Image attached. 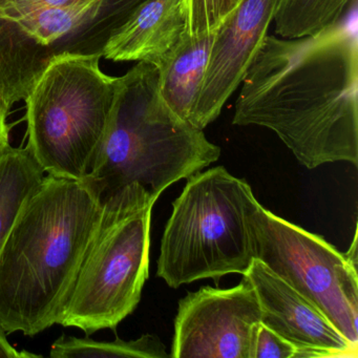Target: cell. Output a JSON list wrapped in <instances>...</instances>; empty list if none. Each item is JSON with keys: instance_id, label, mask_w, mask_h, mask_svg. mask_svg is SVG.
Instances as JSON below:
<instances>
[{"instance_id": "1", "label": "cell", "mask_w": 358, "mask_h": 358, "mask_svg": "<svg viewBox=\"0 0 358 358\" xmlns=\"http://www.w3.org/2000/svg\"><path fill=\"white\" fill-rule=\"evenodd\" d=\"M356 9L312 36L267 35L241 83L232 123L274 131L307 169L357 166Z\"/></svg>"}, {"instance_id": "2", "label": "cell", "mask_w": 358, "mask_h": 358, "mask_svg": "<svg viewBox=\"0 0 358 358\" xmlns=\"http://www.w3.org/2000/svg\"><path fill=\"white\" fill-rule=\"evenodd\" d=\"M102 200L92 180L43 178L0 251V326L7 334L35 336L58 324Z\"/></svg>"}, {"instance_id": "3", "label": "cell", "mask_w": 358, "mask_h": 358, "mask_svg": "<svg viewBox=\"0 0 358 358\" xmlns=\"http://www.w3.org/2000/svg\"><path fill=\"white\" fill-rule=\"evenodd\" d=\"M221 148L163 99L158 69L140 62L119 77L110 122L89 179L102 198L131 183L155 201L180 180L219 160Z\"/></svg>"}, {"instance_id": "4", "label": "cell", "mask_w": 358, "mask_h": 358, "mask_svg": "<svg viewBox=\"0 0 358 358\" xmlns=\"http://www.w3.org/2000/svg\"><path fill=\"white\" fill-rule=\"evenodd\" d=\"M101 56V52L54 54L24 98L27 148L50 176L71 180L91 176L119 85V77L102 72Z\"/></svg>"}, {"instance_id": "5", "label": "cell", "mask_w": 358, "mask_h": 358, "mask_svg": "<svg viewBox=\"0 0 358 358\" xmlns=\"http://www.w3.org/2000/svg\"><path fill=\"white\" fill-rule=\"evenodd\" d=\"M186 180L163 232L157 276L177 289L246 273L255 259L248 224L257 200L252 188L223 166Z\"/></svg>"}, {"instance_id": "6", "label": "cell", "mask_w": 358, "mask_h": 358, "mask_svg": "<svg viewBox=\"0 0 358 358\" xmlns=\"http://www.w3.org/2000/svg\"><path fill=\"white\" fill-rule=\"evenodd\" d=\"M155 203L139 183L103 196L99 223L58 324L90 336L102 329L116 330L135 311L150 276Z\"/></svg>"}, {"instance_id": "7", "label": "cell", "mask_w": 358, "mask_h": 358, "mask_svg": "<svg viewBox=\"0 0 358 358\" xmlns=\"http://www.w3.org/2000/svg\"><path fill=\"white\" fill-rule=\"evenodd\" d=\"M255 259L313 303L354 347L358 343L357 234L347 252L274 215L255 200L248 215Z\"/></svg>"}, {"instance_id": "8", "label": "cell", "mask_w": 358, "mask_h": 358, "mask_svg": "<svg viewBox=\"0 0 358 358\" xmlns=\"http://www.w3.org/2000/svg\"><path fill=\"white\" fill-rule=\"evenodd\" d=\"M259 301L243 278L232 288L204 286L180 299L171 357L250 358Z\"/></svg>"}, {"instance_id": "9", "label": "cell", "mask_w": 358, "mask_h": 358, "mask_svg": "<svg viewBox=\"0 0 358 358\" xmlns=\"http://www.w3.org/2000/svg\"><path fill=\"white\" fill-rule=\"evenodd\" d=\"M276 3L278 0H243L217 29L190 116L192 127L204 131L217 120L267 36Z\"/></svg>"}, {"instance_id": "10", "label": "cell", "mask_w": 358, "mask_h": 358, "mask_svg": "<svg viewBox=\"0 0 358 358\" xmlns=\"http://www.w3.org/2000/svg\"><path fill=\"white\" fill-rule=\"evenodd\" d=\"M243 278L251 285L261 309V322L299 349L297 358L351 355L349 343L330 320L301 293L259 259Z\"/></svg>"}, {"instance_id": "11", "label": "cell", "mask_w": 358, "mask_h": 358, "mask_svg": "<svg viewBox=\"0 0 358 358\" xmlns=\"http://www.w3.org/2000/svg\"><path fill=\"white\" fill-rule=\"evenodd\" d=\"M187 32L188 0H144L112 31L100 52L112 62L157 66Z\"/></svg>"}, {"instance_id": "12", "label": "cell", "mask_w": 358, "mask_h": 358, "mask_svg": "<svg viewBox=\"0 0 358 358\" xmlns=\"http://www.w3.org/2000/svg\"><path fill=\"white\" fill-rule=\"evenodd\" d=\"M217 31L204 34L185 33L156 66L163 99L187 122L202 85Z\"/></svg>"}, {"instance_id": "13", "label": "cell", "mask_w": 358, "mask_h": 358, "mask_svg": "<svg viewBox=\"0 0 358 358\" xmlns=\"http://www.w3.org/2000/svg\"><path fill=\"white\" fill-rule=\"evenodd\" d=\"M43 173L27 146H10L0 155V251Z\"/></svg>"}, {"instance_id": "14", "label": "cell", "mask_w": 358, "mask_h": 358, "mask_svg": "<svg viewBox=\"0 0 358 358\" xmlns=\"http://www.w3.org/2000/svg\"><path fill=\"white\" fill-rule=\"evenodd\" d=\"M106 3L108 0H77L29 12L11 22L35 43L50 48L94 22Z\"/></svg>"}, {"instance_id": "15", "label": "cell", "mask_w": 358, "mask_h": 358, "mask_svg": "<svg viewBox=\"0 0 358 358\" xmlns=\"http://www.w3.org/2000/svg\"><path fill=\"white\" fill-rule=\"evenodd\" d=\"M357 0H278L273 20L284 39L312 36L341 22Z\"/></svg>"}, {"instance_id": "16", "label": "cell", "mask_w": 358, "mask_h": 358, "mask_svg": "<svg viewBox=\"0 0 358 358\" xmlns=\"http://www.w3.org/2000/svg\"><path fill=\"white\" fill-rule=\"evenodd\" d=\"M50 356L53 358H167L166 347L157 335L143 334L133 341H100L90 337L62 334L54 341Z\"/></svg>"}, {"instance_id": "17", "label": "cell", "mask_w": 358, "mask_h": 358, "mask_svg": "<svg viewBox=\"0 0 358 358\" xmlns=\"http://www.w3.org/2000/svg\"><path fill=\"white\" fill-rule=\"evenodd\" d=\"M243 0H188L190 34L217 31Z\"/></svg>"}, {"instance_id": "18", "label": "cell", "mask_w": 358, "mask_h": 358, "mask_svg": "<svg viewBox=\"0 0 358 358\" xmlns=\"http://www.w3.org/2000/svg\"><path fill=\"white\" fill-rule=\"evenodd\" d=\"M299 349L284 337L262 324L255 326L250 358H297Z\"/></svg>"}, {"instance_id": "19", "label": "cell", "mask_w": 358, "mask_h": 358, "mask_svg": "<svg viewBox=\"0 0 358 358\" xmlns=\"http://www.w3.org/2000/svg\"><path fill=\"white\" fill-rule=\"evenodd\" d=\"M11 108L7 106L0 94V155L10 148V127L7 119Z\"/></svg>"}, {"instance_id": "20", "label": "cell", "mask_w": 358, "mask_h": 358, "mask_svg": "<svg viewBox=\"0 0 358 358\" xmlns=\"http://www.w3.org/2000/svg\"><path fill=\"white\" fill-rule=\"evenodd\" d=\"M43 357L37 354L27 351H17L11 343L8 341L7 333L0 326V358H36Z\"/></svg>"}]
</instances>
